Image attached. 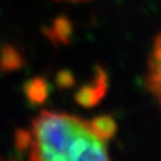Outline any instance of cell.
<instances>
[{
  "instance_id": "cell-1",
  "label": "cell",
  "mask_w": 161,
  "mask_h": 161,
  "mask_svg": "<svg viewBox=\"0 0 161 161\" xmlns=\"http://www.w3.org/2000/svg\"><path fill=\"white\" fill-rule=\"evenodd\" d=\"M28 132L31 160H108L109 141L94 130L90 119L42 110Z\"/></svg>"
},
{
  "instance_id": "cell-2",
  "label": "cell",
  "mask_w": 161,
  "mask_h": 161,
  "mask_svg": "<svg viewBox=\"0 0 161 161\" xmlns=\"http://www.w3.org/2000/svg\"><path fill=\"white\" fill-rule=\"evenodd\" d=\"M146 86L161 110V32L155 38L148 53Z\"/></svg>"
},
{
  "instance_id": "cell-3",
  "label": "cell",
  "mask_w": 161,
  "mask_h": 161,
  "mask_svg": "<svg viewBox=\"0 0 161 161\" xmlns=\"http://www.w3.org/2000/svg\"><path fill=\"white\" fill-rule=\"evenodd\" d=\"M105 89H107L105 74L103 71H99L97 79H94V81L81 88V90L77 93L76 100L84 107H92L97 104L98 100L102 99V97L105 93Z\"/></svg>"
},
{
  "instance_id": "cell-4",
  "label": "cell",
  "mask_w": 161,
  "mask_h": 161,
  "mask_svg": "<svg viewBox=\"0 0 161 161\" xmlns=\"http://www.w3.org/2000/svg\"><path fill=\"white\" fill-rule=\"evenodd\" d=\"M90 122L94 127V130L98 132L99 136H102L104 140L110 141L115 132H117V122L112 115H99L93 119H90Z\"/></svg>"
},
{
  "instance_id": "cell-5",
  "label": "cell",
  "mask_w": 161,
  "mask_h": 161,
  "mask_svg": "<svg viewBox=\"0 0 161 161\" xmlns=\"http://www.w3.org/2000/svg\"><path fill=\"white\" fill-rule=\"evenodd\" d=\"M25 94L33 103H41L47 98V83L43 79H33L25 85Z\"/></svg>"
},
{
  "instance_id": "cell-6",
  "label": "cell",
  "mask_w": 161,
  "mask_h": 161,
  "mask_svg": "<svg viewBox=\"0 0 161 161\" xmlns=\"http://www.w3.org/2000/svg\"><path fill=\"white\" fill-rule=\"evenodd\" d=\"M22 64V57L19 56L18 51H15L13 47H7L0 56V66L2 69L9 70V69H17Z\"/></svg>"
},
{
  "instance_id": "cell-7",
  "label": "cell",
  "mask_w": 161,
  "mask_h": 161,
  "mask_svg": "<svg viewBox=\"0 0 161 161\" xmlns=\"http://www.w3.org/2000/svg\"><path fill=\"white\" fill-rule=\"evenodd\" d=\"M64 2H72V3H79V2H88V0H64Z\"/></svg>"
}]
</instances>
